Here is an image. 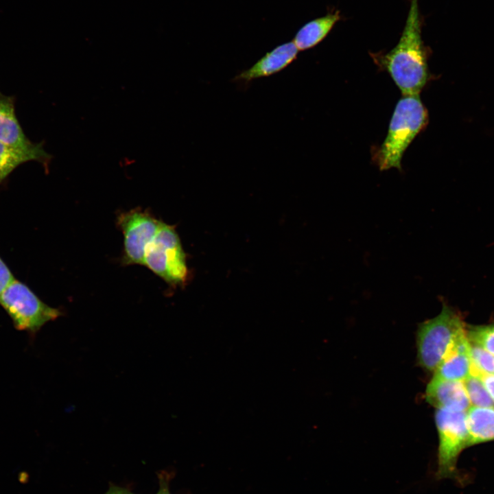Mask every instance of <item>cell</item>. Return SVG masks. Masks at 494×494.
I'll list each match as a JSON object with an SVG mask.
<instances>
[{"instance_id":"1","label":"cell","mask_w":494,"mask_h":494,"mask_svg":"<svg viewBox=\"0 0 494 494\" xmlns=\"http://www.w3.org/2000/svg\"><path fill=\"white\" fill-rule=\"evenodd\" d=\"M373 56L389 73L403 95L419 94L430 76L421 38L418 0H411L397 45L385 54Z\"/></svg>"},{"instance_id":"2","label":"cell","mask_w":494,"mask_h":494,"mask_svg":"<svg viewBox=\"0 0 494 494\" xmlns=\"http://www.w3.org/2000/svg\"><path fill=\"white\" fill-rule=\"evenodd\" d=\"M427 122V110L419 95H403L393 112L386 137L376 154L379 169H401L405 150Z\"/></svg>"},{"instance_id":"3","label":"cell","mask_w":494,"mask_h":494,"mask_svg":"<svg viewBox=\"0 0 494 494\" xmlns=\"http://www.w3.org/2000/svg\"><path fill=\"white\" fill-rule=\"evenodd\" d=\"M466 329L461 314L443 302L438 316L419 325L416 346L419 364L434 372L454 340Z\"/></svg>"},{"instance_id":"4","label":"cell","mask_w":494,"mask_h":494,"mask_svg":"<svg viewBox=\"0 0 494 494\" xmlns=\"http://www.w3.org/2000/svg\"><path fill=\"white\" fill-rule=\"evenodd\" d=\"M434 418L438 434L435 477L462 482L457 462L461 452L469 447L467 411L436 408Z\"/></svg>"},{"instance_id":"5","label":"cell","mask_w":494,"mask_h":494,"mask_svg":"<svg viewBox=\"0 0 494 494\" xmlns=\"http://www.w3.org/2000/svg\"><path fill=\"white\" fill-rule=\"evenodd\" d=\"M0 305L16 329L31 333L62 315L58 309L45 303L25 283L16 279L0 295Z\"/></svg>"},{"instance_id":"6","label":"cell","mask_w":494,"mask_h":494,"mask_svg":"<svg viewBox=\"0 0 494 494\" xmlns=\"http://www.w3.org/2000/svg\"><path fill=\"white\" fill-rule=\"evenodd\" d=\"M143 265L171 285L186 282V255L174 226L162 222L145 250Z\"/></svg>"},{"instance_id":"7","label":"cell","mask_w":494,"mask_h":494,"mask_svg":"<svg viewBox=\"0 0 494 494\" xmlns=\"http://www.w3.org/2000/svg\"><path fill=\"white\" fill-rule=\"evenodd\" d=\"M162 221L146 211L135 209L121 213L117 224L124 235L122 262L143 265L147 247L154 238Z\"/></svg>"},{"instance_id":"8","label":"cell","mask_w":494,"mask_h":494,"mask_svg":"<svg viewBox=\"0 0 494 494\" xmlns=\"http://www.w3.org/2000/svg\"><path fill=\"white\" fill-rule=\"evenodd\" d=\"M298 51L292 41L283 43L268 52L251 67L238 73L233 80L247 83L279 73L297 58Z\"/></svg>"},{"instance_id":"9","label":"cell","mask_w":494,"mask_h":494,"mask_svg":"<svg viewBox=\"0 0 494 494\" xmlns=\"http://www.w3.org/2000/svg\"><path fill=\"white\" fill-rule=\"evenodd\" d=\"M470 342L467 329L458 334L434 370V376L462 381L471 372Z\"/></svg>"},{"instance_id":"10","label":"cell","mask_w":494,"mask_h":494,"mask_svg":"<svg viewBox=\"0 0 494 494\" xmlns=\"http://www.w3.org/2000/svg\"><path fill=\"white\" fill-rule=\"evenodd\" d=\"M425 397L427 401L436 408L467 411L471 405L462 381L447 380L434 375L427 384Z\"/></svg>"},{"instance_id":"11","label":"cell","mask_w":494,"mask_h":494,"mask_svg":"<svg viewBox=\"0 0 494 494\" xmlns=\"http://www.w3.org/2000/svg\"><path fill=\"white\" fill-rule=\"evenodd\" d=\"M0 142L28 151L43 148V143H34L25 135L15 113L14 99L0 91Z\"/></svg>"},{"instance_id":"12","label":"cell","mask_w":494,"mask_h":494,"mask_svg":"<svg viewBox=\"0 0 494 494\" xmlns=\"http://www.w3.org/2000/svg\"><path fill=\"white\" fill-rule=\"evenodd\" d=\"M52 156L45 148L28 151L0 142V185L19 166L32 161L42 163L46 170Z\"/></svg>"},{"instance_id":"13","label":"cell","mask_w":494,"mask_h":494,"mask_svg":"<svg viewBox=\"0 0 494 494\" xmlns=\"http://www.w3.org/2000/svg\"><path fill=\"white\" fill-rule=\"evenodd\" d=\"M340 18V12L336 11L309 21L299 29L292 42L298 51L314 47L326 37Z\"/></svg>"},{"instance_id":"14","label":"cell","mask_w":494,"mask_h":494,"mask_svg":"<svg viewBox=\"0 0 494 494\" xmlns=\"http://www.w3.org/2000/svg\"><path fill=\"white\" fill-rule=\"evenodd\" d=\"M467 425L469 446L494 440V408L469 407Z\"/></svg>"},{"instance_id":"15","label":"cell","mask_w":494,"mask_h":494,"mask_svg":"<svg viewBox=\"0 0 494 494\" xmlns=\"http://www.w3.org/2000/svg\"><path fill=\"white\" fill-rule=\"evenodd\" d=\"M471 405L476 407L494 408V401L480 377L469 375L462 381Z\"/></svg>"},{"instance_id":"16","label":"cell","mask_w":494,"mask_h":494,"mask_svg":"<svg viewBox=\"0 0 494 494\" xmlns=\"http://www.w3.org/2000/svg\"><path fill=\"white\" fill-rule=\"evenodd\" d=\"M470 342L471 375H494V355L480 346Z\"/></svg>"},{"instance_id":"17","label":"cell","mask_w":494,"mask_h":494,"mask_svg":"<svg viewBox=\"0 0 494 494\" xmlns=\"http://www.w3.org/2000/svg\"><path fill=\"white\" fill-rule=\"evenodd\" d=\"M467 335L471 342L494 355V325L469 326L467 328Z\"/></svg>"},{"instance_id":"18","label":"cell","mask_w":494,"mask_h":494,"mask_svg":"<svg viewBox=\"0 0 494 494\" xmlns=\"http://www.w3.org/2000/svg\"><path fill=\"white\" fill-rule=\"evenodd\" d=\"M14 279L10 268L0 256V295Z\"/></svg>"},{"instance_id":"19","label":"cell","mask_w":494,"mask_h":494,"mask_svg":"<svg viewBox=\"0 0 494 494\" xmlns=\"http://www.w3.org/2000/svg\"><path fill=\"white\" fill-rule=\"evenodd\" d=\"M475 376L480 377L484 387L494 401V375L478 374Z\"/></svg>"},{"instance_id":"20","label":"cell","mask_w":494,"mask_h":494,"mask_svg":"<svg viewBox=\"0 0 494 494\" xmlns=\"http://www.w3.org/2000/svg\"><path fill=\"white\" fill-rule=\"evenodd\" d=\"M158 478L159 489L156 494H171L169 489V475L166 473H161Z\"/></svg>"},{"instance_id":"21","label":"cell","mask_w":494,"mask_h":494,"mask_svg":"<svg viewBox=\"0 0 494 494\" xmlns=\"http://www.w3.org/2000/svg\"><path fill=\"white\" fill-rule=\"evenodd\" d=\"M104 494H135L126 488L111 486Z\"/></svg>"}]
</instances>
